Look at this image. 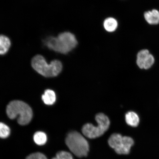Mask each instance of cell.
<instances>
[{
  "label": "cell",
  "mask_w": 159,
  "mask_h": 159,
  "mask_svg": "<svg viewBox=\"0 0 159 159\" xmlns=\"http://www.w3.org/2000/svg\"><path fill=\"white\" fill-rule=\"evenodd\" d=\"M77 44L75 36L68 32L61 33L57 37H49L44 40V44L49 49L63 54L70 52Z\"/></svg>",
  "instance_id": "1"
},
{
  "label": "cell",
  "mask_w": 159,
  "mask_h": 159,
  "mask_svg": "<svg viewBox=\"0 0 159 159\" xmlns=\"http://www.w3.org/2000/svg\"><path fill=\"white\" fill-rule=\"evenodd\" d=\"M8 116L11 119L17 118L18 123L25 125L30 122L33 117V111L31 107L23 101L15 100L11 101L7 108Z\"/></svg>",
  "instance_id": "2"
},
{
  "label": "cell",
  "mask_w": 159,
  "mask_h": 159,
  "mask_svg": "<svg viewBox=\"0 0 159 159\" xmlns=\"http://www.w3.org/2000/svg\"><path fill=\"white\" fill-rule=\"evenodd\" d=\"M31 65L38 73L46 77L56 76L60 73L62 69V65L60 61L55 60L49 64L44 57L39 55L33 57L31 61Z\"/></svg>",
  "instance_id": "3"
},
{
  "label": "cell",
  "mask_w": 159,
  "mask_h": 159,
  "mask_svg": "<svg viewBox=\"0 0 159 159\" xmlns=\"http://www.w3.org/2000/svg\"><path fill=\"white\" fill-rule=\"evenodd\" d=\"M65 142L69 150L78 157H86L88 154V143L79 133L76 131L69 133L66 138Z\"/></svg>",
  "instance_id": "4"
},
{
  "label": "cell",
  "mask_w": 159,
  "mask_h": 159,
  "mask_svg": "<svg viewBox=\"0 0 159 159\" xmlns=\"http://www.w3.org/2000/svg\"><path fill=\"white\" fill-rule=\"evenodd\" d=\"M97 126L91 124H85L83 126L82 132L87 138L95 139L100 137L108 130L110 122L108 117L103 113H99L95 116Z\"/></svg>",
  "instance_id": "5"
},
{
  "label": "cell",
  "mask_w": 159,
  "mask_h": 159,
  "mask_svg": "<svg viewBox=\"0 0 159 159\" xmlns=\"http://www.w3.org/2000/svg\"><path fill=\"white\" fill-rule=\"evenodd\" d=\"M108 144L117 154H128L131 147L134 144V141L130 137L122 136L120 134H114L109 138Z\"/></svg>",
  "instance_id": "6"
},
{
  "label": "cell",
  "mask_w": 159,
  "mask_h": 159,
  "mask_svg": "<svg viewBox=\"0 0 159 159\" xmlns=\"http://www.w3.org/2000/svg\"><path fill=\"white\" fill-rule=\"evenodd\" d=\"M154 62V57L150 54L148 50H142L137 55V64L141 69L147 70L150 68Z\"/></svg>",
  "instance_id": "7"
},
{
  "label": "cell",
  "mask_w": 159,
  "mask_h": 159,
  "mask_svg": "<svg viewBox=\"0 0 159 159\" xmlns=\"http://www.w3.org/2000/svg\"><path fill=\"white\" fill-rule=\"evenodd\" d=\"M144 16L145 20L150 25H155L159 23V12L156 9L146 12Z\"/></svg>",
  "instance_id": "8"
},
{
  "label": "cell",
  "mask_w": 159,
  "mask_h": 159,
  "mask_svg": "<svg viewBox=\"0 0 159 159\" xmlns=\"http://www.w3.org/2000/svg\"><path fill=\"white\" fill-rule=\"evenodd\" d=\"M125 120L127 124L132 127L138 126L140 122L138 115L133 111L127 112L125 115Z\"/></svg>",
  "instance_id": "9"
},
{
  "label": "cell",
  "mask_w": 159,
  "mask_h": 159,
  "mask_svg": "<svg viewBox=\"0 0 159 159\" xmlns=\"http://www.w3.org/2000/svg\"><path fill=\"white\" fill-rule=\"evenodd\" d=\"M11 43L7 36L0 35V55H4L8 52L11 47Z\"/></svg>",
  "instance_id": "10"
},
{
  "label": "cell",
  "mask_w": 159,
  "mask_h": 159,
  "mask_svg": "<svg viewBox=\"0 0 159 159\" xmlns=\"http://www.w3.org/2000/svg\"><path fill=\"white\" fill-rule=\"evenodd\" d=\"M43 102L47 105H52L56 101V95L54 91L47 89L42 97Z\"/></svg>",
  "instance_id": "11"
},
{
  "label": "cell",
  "mask_w": 159,
  "mask_h": 159,
  "mask_svg": "<svg viewBox=\"0 0 159 159\" xmlns=\"http://www.w3.org/2000/svg\"><path fill=\"white\" fill-rule=\"evenodd\" d=\"M118 22L113 18H108L104 21V28L107 31L112 32L116 30L118 27Z\"/></svg>",
  "instance_id": "12"
},
{
  "label": "cell",
  "mask_w": 159,
  "mask_h": 159,
  "mask_svg": "<svg viewBox=\"0 0 159 159\" xmlns=\"http://www.w3.org/2000/svg\"><path fill=\"white\" fill-rule=\"evenodd\" d=\"M34 140L39 146H43L47 142V137L45 133L42 132H36L34 135Z\"/></svg>",
  "instance_id": "13"
},
{
  "label": "cell",
  "mask_w": 159,
  "mask_h": 159,
  "mask_svg": "<svg viewBox=\"0 0 159 159\" xmlns=\"http://www.w3.org/2000/svg\"><path fill=\"white\" fill-rule=\"evenodd\" d=\"M11 133V130L7 125L0 122V138L6 139L8 137Z\"/></svg>",
  "instance_id": "14"
},
{
  "label": "cell",
  "mask_w": 159,
  "mask_h": 159,
  "mask_svg": "<svg viewBox=\"0 0 159 159\" xmlns=\"http://www.w3.org/2000/svg\"><path fill=\"white\" fill-rule=\"evenodd\" d=\"M56 157L58 159H73L72 155L65 151H61L57 152Z\"/></svg>",
  "instance_id": "15"
},
{
  "label": "cell",
  "mask_w": 159,
  "mask_h": 159,
  "mask_svg": "<svg viewBox=\"0 0 159 159\" xmlns=\"http://www.w3.org/2000/svg\"><path fill=\"white\" fill-rule=\"evenodd\" d=\"M26 159H48L45 155L40 152H35L29 155Z\"/></svg>",
  "instance_id": "16"
},
{
  "label": "cell",
  "mask_w": 159,
  "mask_h": 159,
  "mask_svg": "<svg viewBox=\"0 0 159 159\" xmlns=\"http://www.w3.org/2000/svg\"><path fill=\"white\" fill-rule=\"evenodd\" d=\"M52 159H58V158H57V157H55V158H53Z\"/></svg>",
  "instance_id": "17"
}]
</instances>
